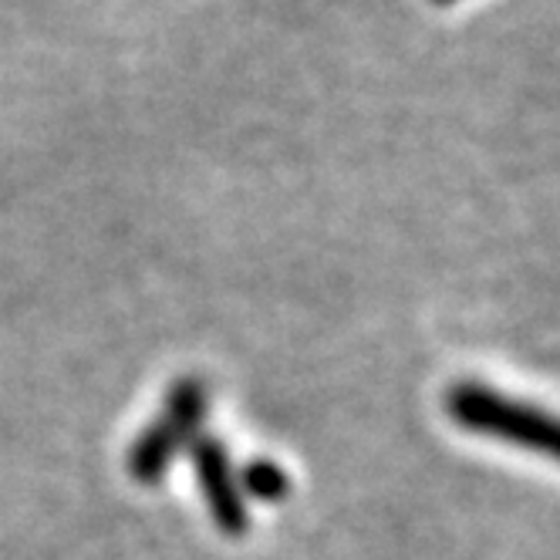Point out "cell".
Here are the masks:
<instances>
[{"label": "cell", "instance_id": "cell-6", "mask_svg": "<svg viewBox=\"0 0 560 560\" xmlns=\"http://www.w3.org/2000/svg\"><path fill=\"white\" fill-rule=\"evenodd\" d=\"M435 4H450V0H435Z\"/></svg>", "mask_w": 560, "mask_h": 560}, {"label": "cell", "instance_id": "cell-3", "mask_svg": "<svg viewBox=\"0 0 560 560\" xmlns=\"http://www.w3.org/2000/svg\"><path fill=\"white\" fill-rule=\"evenodd\" d=\"M183 443H186V439L179 435V429H173L166 419L145 425L139 432V439L132 443L129 456H126L129 476L136 479L139 487L159 483V479L170 472V466H173V459H176V453H179Z\"/></svg>", "mask_w": 560, "mask_h": 560}, {"label": "cell", "instance_id": "cell-4", "mask_svg": "<svg viewBox=\"0 0 560 560\" xmlns=\"http://www.w3.org/2000/svg\"><path fill=\"white\" fill-rule=\"evenodd\" d=\"M203 412H207V388L199 378L186 375V378H176L170 395H166V422L173 429H179V435L186 443L196 439V429L203 422Z\"/></svg>", "mask_w": 560, "mask_h": 560}, {"label": "cell", "instance_id": "cell-5", "mask_svg": "<svg viewBox=\"0 0 560 560\" xmlns=\"http://www.w3.org/2000/svg\"><path fill=\"white\" fill-rule=\"evenodd\" d=\"M240 497H250V500H260V503H280L288 493H291V476L280 469L273 459H250L244 469H240Z\"/></svg>", "mask_w": 560, "mask_h": 560}, {"label": "cell", "instance_id": "cell-1", "mask_svg": "<svg viewBox=\"0 0 560 560\" xmlns=\"http://www.w3.org/2000/svg\"><path fill=\"white\" fill-rule=\"evenodd\" d=\"M446 412L466 432L493 435L500 443H513L520 450L544 456L557 453V425L544 409L493 392L479 382H459L456 388H450Z\"/></svg>", "mask_w": 560, "mask_h": 560}, {"label": "cell", "instance_id": "cell-2", "mask_svg": "<svg viewBox=\"0 0 560 560\" xmlns=\"http://www.w3.org/2000/svg\"><path fill=\"white\" fill-rule=\"evenodd\" d=\"M192 466H196L199 490H203V500L213 513L217 530L226 537H244L250 530V513H247V500L240 497L230 456L220 446V439L196 435L192 439Z\"/></svg>", "mask_w": 560, "mask_h": 560}]
</instances>
